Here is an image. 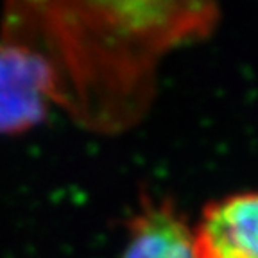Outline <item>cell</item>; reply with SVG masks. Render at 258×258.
<instances>
[{"instance_id": "obj_1", "label": "cell", "mask_w": 258, "mask_h": 258, "mask_svg": "<svg viewBox=\"0 0 258 258\" xmlns=\"http://www.w3.org/2000/svg\"><path fill=\"white\" fill-rule=\"evenodd\" d=\"M56 101V76L34 48L0 41V135H22L45 120Z\"/></svg>"}, {"instance_id": "obj_2", "label": "cell", "mask_w": 258, "mask_h": 258, "mask_svg": "<svg viewBox=\"0 0 258 258\" xmlns=\"http://www.w3.org/2000/svg\"><path fill=\"white\" fill-rule=\"evenodd\" d=\"M194 231V258H258V192L210 203Z\"/></svg>"}, {"instance_id": "obj_3", "label": "cell", "mask_w": 258, "mask_h": 258, "mask_svg": "<svg viewBox=\"0 0 258 258\" xmlns=\"http://www.w3.org/2000/svg\"><path fill=\"white\" fill-rule=\"evenodd\" d=\"M122 258H194V231L170 199L144 196Z\"/></svg>"}]
</instances>
